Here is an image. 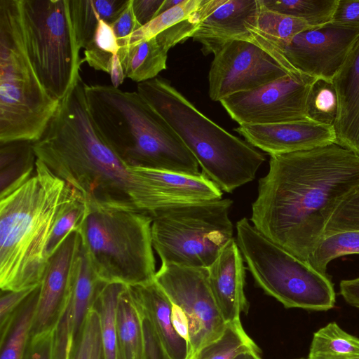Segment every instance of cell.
Segmentation results:
<instances>
[{
    "label": "cell",
    "instance_id": "6da1fadb",
    "mask_svg": "<svg viewBox=\"0 0 359 359\" xmlns=\"http://www.w3.org/2000/svg\"><path fill=\"white\" fill-rule=\"evenodd\" d=\"M359 184V156L333 143L270 155L250 219L264 236L308 258L339 203Z\"/></svg>",
    "mask_w": 359,
    "mask_h": 359
},
{
    "label": "cell",
    "instance_id": "7a4b0ae2",
    "mask_svg": "<svg viewBox=\"0 0 359 359\" xmlns=\"http://www.w3.org/2000/svg\"><path fill=\"white\" fill-rule=\"evenodd\" d=\"M33 147L36 158L69 184L89 208L144 212V182L96 130L81 77L60 102Z\"/></svg>",
    "mask_w": 359,
    "mask_h": 359
},
{
    "label": "cell",
    "instance_id": "3957f363",
    "mask_svg": "<svg viewBox=\"0 0 359 359\" xmlns=\"http://www.w3.org/2000/svg\"><path fill=\"white\" fill-rule=\"evenodd\" d=\"M81 198L36 159L34 175L0 201V287L3 292L38 287L48 259L52 230L70 203Z\"/></svg>",
    "mask_w": 359,
    "mask_h": 359
},
{
    "label": "cell",
    "instance_id": "277c9868",
    "mask_svg": "<svg viewBox=\"0 0 359 359\" xmlns=\"http://www.w3.org/2000/svg\"><path fill=\"white\" fill-rule=\"evenodd\" d=\"M93 124L128 166L198 175L199 165L166 121L137 92L84 82Z\"/></svg>",
    "mask_w": 359,
    "mask_h": 359
},
{
    "label": "cell",
    "instance_id": "5b68a950",
    "mask_svg": "<svg viewBox=\"0 0 359 359\" xmlns=\"http://www.w3.org/2000/svg\"><path fill=\"white\" fill-rule=\"evenodd\" d=\"M137 92L166 121L196 159L202 172L231 193L252 182L265 156L219 126L161 77L139 83Z\"/></svg>",
    "mask_w": 359,
    "mask_h": 359
},
{
    "label": "cell",
    "instance_id": "8992f818",
    "mask_svg": "<svg viewBox=\"0 0 359 359\" xmlns=\"http://www.w3.org/2000/svg\"><path fill=\"white\" fill-rule=\"evenodd\" d=\"M59 104L29 60L20 0H0V144L38 141Z\"/></svg>",
    "mask_w": 359,
    "mask_h": 359
},
{
    "label": "cell",
    "instance_id": "52a82bcc",
    "mask_svg": "<svg viewBox=\"0 0 359 359\" xmlns=\"http://www.w3.org/2000/svg\"><path fill=\"white\" fill-rule=\"evenodd\" d=\"M151 223V217L140 211L88 208L77 231L101 282L133 286L154 280Z\"/></svg>",
    "mask_w": 359,
    "mask_h": 359
},
{
    "label": "cell",
    "instance_id": "ba28073f",
    "mask_svg": "<svg viewBox=\"0 0 359 359\" xmlns=\"http://www.w3.org/2000/svg\"><path fill=\"white\" fill-rule=\"evenodd\" d=\"M236 242L257 286L285 308L327 311L336 294L322 273L260 233L245 217L236 223Z\"/></svg>",
    "mask_w": 359,
    "mask_h": 359
},
{
    "label": "cell",
    "instance_id": "9c48e42d",
    "mask_svg": "<svg viewBox=\"0 0 359 359\" xmlns=\"http://www.w3.org/2000/svg\"><path fill=\"white\" fill-rule=\"evenodd\" d=\"M233 201L220 198L155 212L152 245L163 265L208 268L233 238Z\"/></svg>",
    "mask_w": 359,
    "mask_h": 359
},
{
    "label": "cell",
    "instance_id": "30bf717a",
    "mask_svg": "<svg viewBox=\"0 0 359 359\" xmlns=\"http://www.w3.org/2000/svg\"><path fill=\"white\" fill-rule=\"evenodd\" d=\"M29 60L48 93L60 102L76 85L83 62L69 0H20Z\"/></svg>",
    "mask_w": 359,
    "mask_h": 359
},
{
    "label": "cell",
    "instance_id": "8fae6325",
    "mask_svg": "<svg viewBox=\"0 0 359 359\" xmlns=\"http://www.w3.org/2000/svg\"><path fill=\"white\" fill-rule=\"evenodd\" d=\"M155 280L187 317V359H194L203 347L222 335L227 324L210 289L207 268L161 264Z\"/></svg>",
    "mask_w": 359,
    "mask_h": 359
},
{
    "label": "cell",
    "instance_id": "7c38bea8",
    "mask_svg": "<svg viewBox=\"0 0 359 359\" xmlns=\"http://www.w3.org/2000/svg\"><path fill=\"white\" fill-rule=\"evenodd\" d=\"M318 80L290 73L250 91L238 93L219 102L239 125H264L309 119L306 102Z\"/></svg>",
    "mask_w": 359,
    "mask_h": 359
},
{
    "label": "cell",
    "instance_id": "4fadbf2b",
    "mask_svg": "<svg viewBox=\"0 0 359 359\" xmlns=\"http://www.w3.org/2000/svg\"><path fill=\"white\" fill-rule=\"evenodd\" d=\"M287 74L266 50L248 41L226 42L214 54L208 75L209 96L220 101L250 91Z\"/></svg>",
    "mask_w": 359,
    "mask_h": 359
},
{
    "label": "cell",
    "instance_id": "5bb4252c",
    "mask_svg": "<svg viewBox=\"0 0 359 359\" xmlns=\"http://www.w3.org/2000/svg\"><path fill=\"white\" fill-rule=\"evenodd\" d=\"M359 39V30L330 22L299 33L280 53L278 64L328 82L332 80Z\"/></svg>",
    "mask_w": 359,
    "mask_h": 359
},
{
    "label": "cell",
    "instance_id": "9a60e30c",
    "mask_svg": "<svg viewBox=\"0 0 359 359\" xmlns=\"http://www.w3.org/2000/svg\"><path fill=\"white\" fill-rule=\"evenodd\" d=\"M81 248V235L74 230L48 259L39 285L30 337L54 330L71 296Z\"/></svg>",
    "mask_w": 359,
    "mask_h": 359
},
{
    "label": "cell",
    "instance_id": "2e32d148",
    "mask_svg": "<svg viewBox=\"0 0 359 359\" xmlns=\"http://www.w3.org/2000/svg\"><path fill=\"white\" fill-rule=\"evenodd\" d=\"M259 0H202L191 38L205 55H213L232 40L251 42L257 27Z\"/></svg>",
    "mask_w": 359,
    "mask_h": 359
},
{
    "label": "cell",
    "instance_id": "e0dca14e",
    "mask_svg": "<svg viewBox=\"0 0 359 359\" xmlns=\"http://www.w3.org/2000/svg\"><path fill=\"white\" fill-rule=\"evenodd\" d=\"M250 144L269 155L310 150L336 143L334 126L311 119L264 125H239L234 129Z\"/></svg>",
    "mask_w": 359,
    "mask_h": 359
},
{
    "label": "cell",
    "instance_id": "ac0fdd59",
    "mask_svg": "<svg viewBox=\"0 0 359 359\" xmlns=\"http://www.w3.org/2000/svg\"><path fill=\"white\" fill-rule=\"evenodd\" d=\"M245 269L234 238L207 268L210 289L226 323L240 320L241 314L248 312L249 302L245 294Z\"/></svg>",
    "mask_w": 359,
    "mask_h": 359
},
{
    "label": "cell",
    "instance_id": "d6986e66",
    "mask_svg": "<svg viewBox=\"0 0 359 359\" xmlns=\"http://www.w3.org/2000/svg\"><path fill=\"white\" fill-rule=\"evenodd\" d=\"M337 96V142L359 156V39L332 80Z\"/></svg>",
    "mask_w": 359,
    "mask_h": 359
},
{
    "label": "cell",
    "instance_id": "ffe728a7",
    "mask_svg": "<svg viewBox=\"0 0 359 359\" xmlns=\"http://www.w3.org/2000/svg\"><path fill=\"white\" fill-rule=\"evenodd\" d=\"M128 287L139 309L151 323L169 358L187 359V344L177 334L172 325V302L155 279L148 283Z\"/></svg>",
    "mask_w": 359,
    "mask_h": 359
},
{
    "label": "cell",
    "instance_id": "44dd1931",
    "mask_svg": "<svg viewBox=\"0 0 359 359\" xmlns=\"http://www.w3.org/2000/svg\"><path fill=\"white\" fill-rule=\"evenodd\" d=\"M116 359H148L143 316L125 285L118 301L116 312Z\"/></svg>",
    "mask_w": 359,
    "mask_h": 359
},
{
    "label": "cell",
    "instance_id": "7402d4cb",
    "mask_svg": "<svg viewBox=\"0 0 359 359\" xmlns=\"http://www.w3.org/2000/svg\"><path fill=\"white\" fill-rule=\"evenodd\" d=\"M312 28L304 20L268 9L259 0L257 27L251 43L266 50L278 63L281 50L292 38Z\"/></svg>",
    "mask_w": 359,
    "mask_h": 359
},
{
    "label": "cell",
    "instance_id": "603a6c76",
    "mask_svg": "<svg viewBox=\"0 0 359 359\" xmlns=\"http://www.w3.org/2000/svg\"><path fill=\"white\" fill-rule=\"evenodd\" d=\"M129 0H69V13L79 48L93 41L100 20L110 25L126 8Z\"/></svg>",
    "mask_w": 359,
    "mask_h": 359
},
{
    "label": "cell",
    "instance_id": "cb8c5ba5",
    "mask_svg": "<svg viewBox=\"0 0 359 359\" xmlns=\"http://www.w3.org/2000/svg\"><path fill=\"white\" fill-rule=\"evenodd\" d=\"M33 144L29 141L0 144V199L16 190L34 175L37 158Z\"/></svg>",
    "mask_w": 359,
    "mask_h": 359
},
{
    "label": "cell",
    "instance_id": "d4e9b609",
    "mask_svg": "<svg viewBox=\"0 0 359 359\" xmlns=\"http://www.w3.org/2000/svg\"><path fill=\"white\" fill-rule=\"evenodd\" d=\"M117 55L126 77L138 83L156 78L167 68L168 51L155 36L121 48Z\"/></svg>",
    "mask_w": 359,
    "mask_h": 359
},
{
    "label": "cell",
    "instance_id": "484cf974",
    "mask_svg": "<svg viewBox=\"0 0 359 359\" xmlns=\"http://www.w3.org/2000/svg\"><path fill=\"white\" fill-rule=\"evenodd\" d=\"M100 283L92 270L82 247L71 294L74 346L81 334L87 314L94 303Z\"/></svg>",
    "mask_w": 359,
    "mask_h": 359
},
{
    "label": "cell",
    "instance_id": "4316f807",
    "mask_svg": "<svg viewBox=\"0 0 359 359\" xmlns=\"http://www.w3.org/2000/svg\"><path fill=\"white\" fill-rule=\"evenodd\" d=\"M359 357V339L343 330L335 322L313 334L309 359H351Z\"/></svg>",
    "mask_w": 359,
    "mask_h": 359
},
{
    "label": "cell",
    "instance_id": "83f0119b",
    "mask_svg": "<svg viewBox=\"0 0 359 359\" xmlns=\"http://www.w3.org/2000/svg\"><path fill=\"white\" fill-rule=\"evenodd\" d=\"M125 285L101 282L97 291L93 304L99 314L103 359H116L117 305Z\"/></svg>",
    "mask_w": 359,
    "mask_h": 359
},
{
    "label": "cell",
    "instance_id": "f1b7e54d",
    "mask_svg": "<svg viewBox=\"0 0 359 359\" xmlns=\"http://www.w3.org/2000/svg\"><path fill=\"white\" fill-rule=\"evenodd\" d=\"M261 350L244 330L241 320L229 322L222 335L203 347L194 359H235Z\"/></svg>",
    "mask_w": 359,
    "mask_h": 359
},
{
    "label": "cell",
    "instance_id": "f546056e",
    "mask_svg": "<svg viewBox=\"0 0 359 359\" xmlns=\"http://www.w3.org/2000/svg\"><path fill=\"white\" fill-rule=\"evenodd\" d=\"M39 286L26 299L6 334L1 337L0 359H23L38 297Z\"/></svg>",
    "mask_w": 359,
    "mask_h": 359
},
{
    "label": "cell",
    "instance_id": "4dcf8cb0",
    "mask_svg": "<svg viewBox=\"0 0 359 359\" xmlns=\"http://www.w3.org/2000/svg\"><path fill=\"white\" fill-rule=\"evenodd\" d=\"M268 9L305 20L311 27L331 22L338 0H261Z\"/></svg>",
    "mask_w": 359,
    "mask_h": 359
},
{
    "label": "cell",
    "instance_id": "1f68e13d",
    "mask_svg": "<svg viewBox=\"0 0 359 359\" xmlns=\"http://www.w3.org/2000/svg\"><path fill=\"white\" fill-rule=\"evenodd\" d=\"M359 254V231L332 233L323 236L308 258V263L322 273H327L328 263L334 259Z\"/></svg>",
    "mask_w": 359,
    "mask_h": 359
},
{
    "label": "cell",
    "instance_id": "d6a6232c",
    "mask_svg": "<svg viewBox=\"0 0 359 359\" xmlns=\"http://www.w3.org/2000/svg\"><path fill=\"white\" fill-rule=\"evenodd\" d=\"M120 48L111 26L100 20L93 41L85 48L83 61L95 70L109 74L112 57Z\"/></svg>",
    "mask_w": 359,
    "mask_h": 359
},
{
    "label": "cell",
    "instance_id": "836d02e7",
    "mask_svg": "<svg viewBox=\"0 0 359 359\" xmlns=\"http://www.w3.org/2000/svg\"><path fill=\"white\" fill-rule=\"evenodd\" d=\"M201 3L202 0H182L176 6L160 14L148 24L135 31L129 38L128 46L154 37L176 24L189 18L196 12Z\"/></svg>",
    "mask_w": 359,
    "mask_h": 359
},
{
    "label": "cell",
    "instance_id": "e575fe53",
    "mask_svg": "<svg viewBox=\"0 0 359 359\" xmlns=\"http://www.w3.org/2000/svg\"><path fill=\"white\" fill-rule=\"evenodd\" d=\"M337 107V96L332 82L316 80L307 99L308 118L320 123L334 126Z\"/></svg>",
    "mask_w": 359,
    "mask_h": 359
},
{
    "label": "cell",
    "instance_id": "d590c367",
    "mask_svg": "<svg viewBox=\"0 0 359 359\" xmlns=\"http://www.w3.org/2000/svg\"><path fill=\"white\" fill-rule=\"evenodd\" d=\"M88 208L87 203L81 198H77L66 208L56 222L49 237L46 248V256L48 259L67 236L72 231L79 229Z\"/></svg>",
    "mask_w": 359,
    "mask_h": 359
},
{
    "label": "cell",
    "instance_id": "8d00e7d4",
    "mask_svg": "<svg viewBox=\"0 0 359 359\" xmlns=\"http://www.w3.org/2000/svg\"><path fill=\"white\" fill-rule=\"evenodd\" d=\"M351 231H359V184L335 208L323 236Z\"/></svg>",
    "mask_w": 359,
    "mask_h": 359
},
{
    "label": "cell",
    "instance_id": "74e56055",
    "mask_svg": "<svg viewBox=\"0 0 359 359\" xmlns=\"http://www.w3.org/2000/svg\"><path fill=\"white\" fill-rule=\"evenodd\" d=\"M36 287L4 292L5 294L1 295L0 299L1 337L6 334L19 309Z\"/></svg>",
    "mask_w": 359,
    "mask_h": 359
},
{
    "label": "cell",
    "instance_id": "f35d334b",
    "mask_svg": "<svg viewBox=\"0 0 359 359\" xmlns=\"http://www.w3.org/2000/svg\"><path fill=\"white\" fill-rule=\"evenodd\" d=\"M111 26L120 48L127 46L130 36L142 27L134 14L132 0H129L126 8Z\"/></svg>",
    "mask_w": 359,
    "mask_h": 359
},
{
    "label": "cell",
    "instance_id": "ab89813d",
    "mask_svg": "<svg viewBox=\"0 0 359 359\" xmlns=\"http://www.w3.org/2000/svg\"><path fill=\"white\" fill-rule=\"evenodd\" d=\"M331 23L359 30V0H338Z\"/></svg>",
    "mask_w": 359,
    "mask_h": 359
},
{
    "label": "cell",
    "instance_id": "60d3db41",
    "mask_svg": "<svg viewBox=\"0 0 359 359\" xmlns=\"http://www.w3.org/2000/svg\"><path fill=\"white\" fill-rule=\"evenodd\" d=\"M53 332L30 337L23 359H53Z\"/></svg>",
    "mask_w": 359,
    "mask_h": 359
},
{
    "label": "cell",
    "instance_id": "b9f144b4",
    "mask_svg": "<svg viewBox=\"0 0 359 359\" xmlns=\"http://www.w3.org/2000/svg\"><path fill=\"white\" fill-rule=\"evenodd\" d=\"M163 1L164 0H132L134 14L142 27L157 17Z\"/></svg>",
    "mask_w": 359,
    "mask_h": 359
},
{
    "label": "cell",
    "instance_id": "7bdbcfd3",
    "mask_svg": "<svg viewBox=\"0 0 359 359\" xmlns=\"http://www.w3.org/2000/svg\"><path fill=\"white\" fill-rule=\"evenodd\" d=\"M142 316L144 334L148 359H170L163 349L151 323L143 314Z\"/></svg>",
    "mask_w": 359,
    "mask_h": 359
},
{
    "label": "cell",
    "instance_id": "ee69618b",
    "mask_svg": "<svg viewBox=\"0 0 359 359\" xmlns=\"http://www.w3.org/2000/svg\"><path fill=\"white\" fill-rule=\"evenodd\" d=\"M171 318L175 330L177 334L186 341L189 347V325L187 317L180 307L172 303Z\"/></svg>",
    "mask_w": 359,
    "mask_h": 359
},
{
    "label": "cell",
    "instance_id": "f6af8a7d",
    "mask_svg": "<svg viewBox=\"0 0 359 359\" xmlns=\"http://www.w3.org/2000/svg\"><path fill=\"white\" fill-rule=\"evenodd\" d=\"M339 288L340 294L345 301L359 309V278L341 280Z\"/></svg>",
    "mask_w": 359,
    "mask_h": 359
},
{
    "label": "cell",
    "instance_id": "bcb514c9",
    "mask_svg": "<svg viewBox=\"0 0 359 359\" xmlns=\"http://www.w3.org/2000/svg\"><path fill=\"white\" fill-rule=\"evenodd\" d=\"M111 76V86L118 88L123 82L126 76L118 55H114L109 74Z\"/></svg>",
    "mask_w": 359,
    "mask_h": 359
},
{
    "label": "cell",
    "instance_id": "7dc6e473",
    "mask_svg": "<svg viewBox=\"0 0 359 359\" xmlns=\"http://www.w3.org/2000/svg\"><path fill=\"white\" fill-rule=\"evenodd\" d=\"M90 359H103L102 346L100 335V328L97 333L93 348Z\"/></svg>",
    "mask_w": 359,
    "mask_h": 359
},
{
    "label": "cell",
    "instance_id": "c3c4849f",
    "mask_svg": "<svg viewBox=\"0 0 359 359\" xmlns=\"http://www.w3.org/2000/svg\"><path fill=\"white\" fill-rule=\"evenodd\" d=\"M182 1V0H164L158 11V15L176 6L177 5L180 4Z\"/></svg>",
    "mask_w": 359,
    "mask_h": 359
},
{
    "label": "cell",
    "instance_id": "681fc988",
    "mask_svg": "<svg viewBox=\"0 0 359 359\" xmlns=\"http://www.w3.org/2000/svg\"><path fill=\"white\" fill-rule=\"evenodd\" d=\"M74 349V341L73 337H72L69 340L65 359H72V352Z\"/></svg>",
    "mask_w": 359,
    "mask_h": 359
},
{
    "label": "cell",
    "instance_id": "f907efd6",
    "mask_svg": "<svg viewBox=\"0 0 359 359\" xmlns=\"http://www.w3.org/2000/svg\"><path fill=\"white\" fill-rule=\"evenodd\" d=\"M235 359H262L260 353H247L242 354Z\"/></svg>",
    "mask_w": 359,
    "mask_h": 359
},
{
    "label": "cell",
    "instance_id": "816d5d0a",
    "mask_svg": "<svg viewBox=\"0 0 359 359\" xmlns=\"http://www.w3.org/2000/svg\"><path fill=\"white\" fill-rule=\"evenodd\" d=\"M294 359H309V358L307 357V358H294Z\"/></svg>",
    "mask_w": 359,
    "mask_h": 359
},
{
    "label": "cell",
    "instance_id": "f5cc1de1",
    "mask_svg": "<svg viewBox=\"0 0 359 359\" xmlns=\"http://www.w3.org/2000/svg\"><path fill=\"white\" fill-rule=\"evenodd\" d=\"M351 359H359V357H358V358H351Z\"/></svg>",
    "mask_w": 359,
    "mask_h": 359
}]
</instances>
